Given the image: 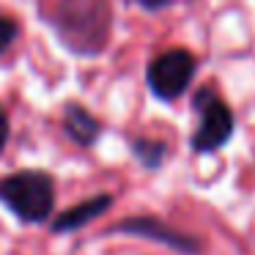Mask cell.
Wrapping results in <instances>:
<instances>
[{"label":"cell","mask_w":255,"mask_h":255,"mask_svg":"<svg viewBox=\"0 0 255 255\" xmlns=\"http://www.w3.org/2000/svg\"><path fill=\"white\" fill-rule=\"evenodd\" d=\"M39 19L77 58H99L113 41V0H36Z\"/></svg>","instance_id":"6da1fadb"},{"label":"cell","mask_w":255,"mask_h":255,"mask_svg":"<svg viewBox=\"0 0 255 255\" xmlns=\"http://www.w3.org/2000/svg\"><path fill=\"white\" fill-rule=\"evenodd\" d=\"M192 110L198 116L192 134H189V148L192 154H217L233 140L236 132V116L231 105L217 94L211 85H203L192 94Z\"/></svg>","instance_id":"3957f363"},{"label":"cell","mask_w":255,"mask_h":255,"mask_svg":"<svg viewBox=\"0 0 255 255\" xmlns=\"http://www.w3.org/2000/svg\"><path fill=\"white\" fill-rule=\"evenodd\" d=\"M19 39V22L8 14H0V55Z\"/></svg>","instance_id":"9c48e42d"},{"label":"cell","mask_w":255,"mask_h":255,"mask_svg":"<svg viewBox=\"0 0 255 255\" xmlns=\"http://www.w3.org/2000/svg\"><path fill=\"white\" fill-rule=\"evenodd\" d=\"M116 203V195L113 192H99V195H91V198L80 200V203L69 206L66 211H61L58 217H52L50 222V231L58 233V236H63V233H74L80 231V228L91 225L94 220H99L105 211H110V206Z\"/></svg>","instance_id":"8992f818"},{"label":"cell","mask_w":255,"mask_h":255,"mask_svg":"<svg viewBox=\"0 0 255 255\" xmlns=\"http://www.w3.org/2000/svg\"><path fill=\"white\" fill-rule=\"evenodd\" d=\"M129 3H134V6H140L143 11H151V14H156V11H165V8H170L176 0H129Z\"/></svg>","instance_id":"30bf717a"},{"label":"cell","mask_w":255,"mask_h":255,"mask_svg":"<svg viewBox=\"0 0 255 255\" xmlns=\"http://www.w3.org/2000/svg\"><path fill=\"white\" fill-rule=\"evenodd\" d=\"M8 137H11V121H8V113H6V107L0 105V154L6 151V145H8Z\"/></svg>","instance_id":"8fae6325"},{"label":"cell","mask_w":255,"mask_h":255,"mask_svg":"<svg viewBox=\"0 0 255 255\" xmlns=\"http://www.w3.org/2000/svg\"><path fill=\"white\" fill-rule=\"evenodd\" d=\"M58 203V187L52 173L41 167H25L0 176V206H6L22 225H44L52 220Z\"/></svg>","instance_id":"7a4b0ae2"},{"label":"cell","mask_w":255,"mask_h":255,"mask_svg":"<svg viewBox=\"0 0 255 255\" xmlns=\"http://www.w3.org/2000/svg\"><path fill=\"white\" fill-rule=\"evenodd\" d=\"M198 72V58L187 47H170L154 55L145 66V85L162 105H173L189 91Z\"/></svg>","instance_id":"277c9868"},{"label":"cell","mask_w":255,"mask_h":255,"mask_svg":"<svg viewBox=\"0 0 255 255\" xmlns=\"http://www.w3.org/2000/svg\"><path fill=\"white\" fill-rule=\"evenodd\" d=\"M61 124H63L66 137L72 140L74 145H80V148H94V145L99 143V137L105 134V124H102L85 105H80V102H74V99L63 105Z\"/></svg>","instance_id":"52a82bcc"},{"label":"cell","mask_w":255,"mask_h":255,"mask_svg":"<svg viewBox=\"0 0 255 255\" xmlns=\"http://www.w3.org/2000/svg\"><path fill=\"white\" fill-rule=\"evenodd\" d=\"M107 233H124V236H137V239H145V242H156L162 247L173 250V253H181V255H203L206 253L203 239L178 231L176 225H170V222H165L162 217H154V214L127 217V220L116 222Z\"/></svg>","instance_id":"5b68a950"},{"label":"cell","mask_w":255,"mask_h":255,"mask_svg":"<svg viewBox=\"0 0 255 255\" xmlns=\"http://www.w3.org/2000/svg\"><path fill=\"white\" fill-rule=\"evenodd\" d=\"M129 148H132L134 159L140 162V167H145V170H159V167L165 165V156L170 154V148H167L165 140L143 137V134H137V137L129 140Z\"/></svg>","instance_id":"ba28073f"}]
</instances>
